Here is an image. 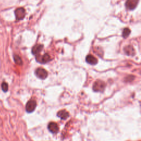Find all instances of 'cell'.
Returning a JSON list of instances; mask_svg holds the SVG:
<instances>
[{"instance_id":"cell-2","label":"cell","mask_w":141,"mask_h":141,"mask_svg":"<svg viewBox=\"0 0 141 141\" xmlns=\"http://www.w3.org/2000/svg\"><path fill=\"white\" fill-rule=\"evenodd\" d=\"M14 14L17 20H22L26 15V11L23 8H18L15 10Z\"/></svg>"},{"instance_id":"cell-3","label":"cell","mask_w":141,"mask_h":141,"mask_svg":"<svg viewBox=\"0 0 141 141\" xmlns=\"http://www.w3.org/2000/svg\"><path fill=\"white\" fill-rule=\"evenodd\" d=\"M36 107V102L34 100H30L28 101L26 106V110L28 113L33 112Z\"/></svg>"},{"instance_id":"cell-4","label":"cell","mask_w":141,"mask_h":141,"mask_svg":"<svg viewBox=\"0 0 141 141\" xmlns=\"http://www.w3.org/2000/svg\"><path fill=\"white\" fill-rule=\"evenodd\" d=\"M36 60L37 62L40 63H46L51 61V57L49 54L46 53L42 56H40L39 55H36Z\"/></svg>"},{"instance_id":"cell-1","label":"cell","mask_w":141,"mask_h":141,"mask_svg":"<svg viewBox=\"0 0 141 141\" xmlns=\"http://www.w3.org/2000/svg\"><path fill=\"white\" fill-rule=\"evenodd\" d=\"M105 83L103 81L98 80L94 83L93 89L95 92H103L105 88Z\"/></svg>"},{"instance_id":"cell-13","label":"cell","mask_w":141,"mask_h":141,"mask_svg":"<svg viewBox=\"0 0 141 141\" xmlns=\"http://www.w3.org/2000/svg\"><path fill=\"white\" fill-rule=\"evenodd\" d=\"M131 30L130 29L126 28L123 29L122 32V36L124 38H127L129 36V35L130 34Z\"/></svg>"},{"instance_id":"cell-8","label":"cell","mask_w":141,"mask_h":141,"mask_svg":"<svg viewBox=\"0 0 141 141\" xmlns=\"http://www.w3.org/2000/svg\"><path fill=\"white\" fill-rule=\"evenodd\" d=\"M42 49H43V45H40V44H37V45L34 46L32 48V54L35 56L38 55L41 51Z\"/></svg>"},{"instance_id":"cell-7","label":"cell","mask_w":141,"mask_h":141,"mask_svg":"<svg viewBox=\"0 0 141 141\" xmlns=\"http://www.w3.org/2000/svg\"><path fill=\"white\" fill-rule=\"evenodd\" d=\"M47 128L49 131L52 134H56L59 132V126H58L57 123L55 122H51L49 123L47 126Z\"/></svg>"},{"instance_id":"cell-14","label":"cell","mask_w":141,"mask_h":141,"mask_svg":"<svg viewBox=\"0 0 141 141\" xmlns=\"http://www.w3.org/2000/svg\"><path fill=\"white\" fill-rule=\"evenodd\" d=\"M1 89L2 90V91L5 93H6L8 90V85L6 82H3L1 84Z\"/></svg>"},{"instance_id":"cell-10","label":"cell","mask_w":141,"mask_h":141,"mask_svg":"<svg viewBox=\"0 0 141 141\" xmlns=\"http://www.w3.org/2000/svg\"><path fill=\"white\" fill-rule=\"evenodd\" d=\"M57 116L61 120H65L69 117V113L67 111H66L65 110H60L58 112Z\"/></svg>"},{"instance_id":"cell-9","label":"cell","mask_w":141,"mask_h":141,"mask_svg":"<svg viewBox=\"0 0 141 141\" xmlns=\"http://www.w3.org/2000/svg\"><path fill=\"white\" fill-rule=\"evenodd\" d=\"M86 62L92 65H95L98 63V60L96 58L92 55H89L86 57Z\"/></svg>"},{"instance_id":"cell-5","label":"cell","mask_w":141,"mask_h":141,"mask_svg":"<svg viewBox=\"0 0 141 141\" xmlns=\"http://www.w3.org/2000/svg\"><path fill=\"white\" fill-rule=\"evenodd\" d=\"M35 74L37 77L41 79V80H44V79L46 78L47 77V72L45 69H44L42 68H38L36 69Z\"/></svg>"},{"instance_id":"cell-11","label":"cell","mask_w":141,"mask_h":141,"mask_svg":"<svg viewBox=\"0 0 141 141\" xmlns=\"http://www.w3.org/2000/svg\"><path fill=\"white\" fill-rule=\"evenodd\" d=\"M125 54L128 56H134L135 54V51L134 47L132 46H127L124 48Z\"/></svg>"},{"instance_id":"cell-12","label":"cell","mask_w":141,"mask_h":141,"mask_svg":"<svg viewBox=\"0 0 141 141\" xmlns=\"http://www.w3.org/2000/svg\"><path fill=\"white\" fill-rule=\"evenodd\" d=\"M13 59H14V61L15 63L18 65H23V61L21 59L20 56H19L17 55H14L13 56Z\"/></svg>"},{"instance_id":"cell-6","label":"cell","mask_w":141,"mask_h":141,"mask_svg":"<svg viewBox=\"0 0 141 141\" xmlns=\"http://www.w3.org/2000/svg\"><path fill=\"white\" fill-rule=\"evenodd\" d=\"M139 0H127L126 2V7L129 10H134L136 8Z\"/></svg>"}]
</instances>
